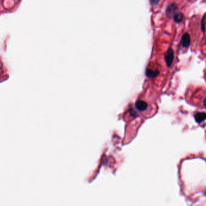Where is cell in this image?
Segmentation results:
<instances>
[{
  "label": "cell",
  "mask_w": 206,
  "mask_h": 206,
  "mask_svg": "<svg viewBox=\"0 0 206 206\" xmlns=\"http://www.w3.org/2000/svg\"><path fill=\"white\" fill-rule=\"evenodd\" d=\"M203 104H204V106L205 107V108L206 109V98L204 100V102H203Z\"/></svg>",
  "instance_id": "30bf717a"
},
{
  "label": "cell",
  "mask_w": 206,
  "mask_h": 206,
  "mask_svg": "<svg viewBox=\"0 0 206 206\" xmlns=\"http://www.w3.org/2000/svg\"><path fill=\"white\" fill-rule=\"evenodd\" d=\"M159 74V71H153L151 69H147L146 70V75L149 78H154L156 77Z\"/></svg>",
  "instance_id": "8992f818"
},
{
  "label": "cell",
  "mask_w": 206,
  "mask_h": 206,
  "mask_svg": "<svg viewBox=\"0 0 206 206\" xmlns=\"http://www.w3.org/2000/svg\"><path fill=\"white\" fill-rule=\"evenodd\" d=\"M150 1H151L152 5H157L159 3V0H150Z\"/></svg>",
  "instance_id": "9c48e42d"
},
{
  "label": "cell",
  "mask_w": 206,
  "mask_h": 206,
  "mask_svg": "<svg viewBox=\"0 0 206 206\" xmlns=\"http://www.w3.org/2000/svg\"><path fill=\"white\" fill-rule=\"evenodd\" d=\"M5 75V71L4 69V66L3 63L0 61V81L4 80V76Z\"/></svg>",
  "instance_id": "ba28073f"
},
{
  "label": "cell",
  "mask_w": 206,
  "mask_h": 206,
  "mask_svg": "<svg viewBox=\"0 0 206 206\" xmlns=\"http://www.w3.org/2000/svg\"><path fill=\"white\" fill-rule=\"evenodd\" d=\"M178 9V6L176 4H171L167 7L166 10V14L167 16H170L174 14Z\"/></svg>",
  "instance_id": "277c9868"
},
{
  "label": "cell",
  "mask_w": 206,
  "mask_h": 206,
  "mask_svg": "<svg viewBox=\"0 0 206 206\" xmlns=\"http://www.w3.org/2000/svg\"><path fill=\"white\" fill-rule=\"evenodd\" d=\"M174 59V50L169 48L168 49L165 54V60L167 66L170 67Z\"/></svg>",
  "instance_id": "6da1fadb"
},
{
  "label": "cell",
  "mask_w": 206,
  "mask_h": 206,
  "mask_svg": "<svg viewBox=\"0 0 206 206\" xmlns=\"http://www.w3.org/2000/svg\"><path fill=\"white\" fill-rule=\"evenodd\" d=\"M181 43L183 47L185 48H188L189 45H190L191 37H190V35H189L188 33H186L183 35L181 40Z\"/></svg>",
  "instance_id": "7a4b0ae2"
},
{
  "label": "cell",
  "mask_w": 206,
  "mask_h": 206,
  "mask_svg": "<svg viewBox=\"0 0 206 206\" xmlns=\"http://www.w3.org/2000/svg\"><path fill=\"white\" fill-rule=\"evenodd\" d=\"M136 107L137 110L139 111H144L147 109L148 104L146 102L144 101H142V100H138V101L136 103Z\"/></svg>",
  "instance_id": "5b68a950"
},
{
  "label": "cell",
  "mask_w": 206,
  "mask_h": 206,
  "mask_svg": "<svg viewBox=\"0 0 206 206\" xmlns=\"http://www.w3.org/2000/svg\"><path fill=\"white\" fill-rule=\"evenodd\" d=\"M184 19V15L182 13H178L174 15V19L177 23H181Z\"/></svg>",
  "instance_id": "52a82bcc"
},
{
  "label": "cell",
  "mask_w": 206,
  "mask_h": 206,
  "mask_svg": "<svg viewBox=\"0 0 206 206\" xmlns=\"http://www.w3.org/2000/svg\"><path fill=\"white\" fill-rule=\"evenodd\" d=\"M194 118L197 123H201L206 119V113L204 112H197L195 114Z\"/></svg>",
  "instance_id": "3957f363"
}]
</instances>
